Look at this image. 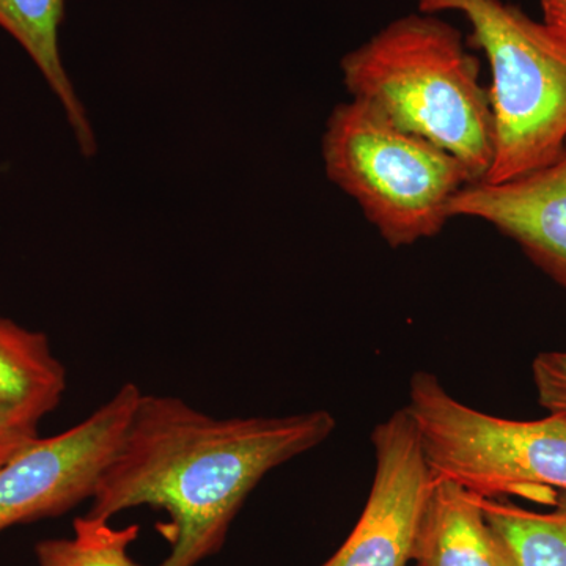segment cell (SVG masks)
Segmentation results:
<instances>
[{"mask_svg": "<svg viewBox=\"0 0 566 566\" xmlns=\"http://www.w3.org/2000/svg\"><path fill=\"white\" fill-rule=\"evenodd\" d=\"M546 512L482 497L491 526L512 549L517 566H566V491H557Z\"/></svg>", "mask_w": 566, "mask_h": 566, "instance_id": "cell-12", "label": "cell"}, {"mask_svg": "<svg viewBox=\"0 0 566 566\" xmlns=\"http://www.w3.org/2000/svg\"><path fill=\"white\" fill-rule=\"evenodd\" d=\"M65 390L66 370L50 338L0 314V403L43 420Z\"/></svg>", "mask_w": 566, "mask_h": 566, "instance_id": "cell-11", "label": "cell"}, {"mask_svg": "<svg viewBox=\"0 0 566 566\" xmlns=\"http://www.w3.org/2000/svg\"><path fill=\"white\" fill-rule=\"evenodd\" d=\"M40 422L21 409L0 403V468L40 438Z\"/></svg>", "mask_w": 566, "mask_h": 566, "instance_id": "cell-15", "label": "cell"}, {"mask_svg": "<svg viewBox=\"0 0 566 566\" xmlns=\"http://www.w3.org/2000/svg\"><path fill=\"white\" fill-rule=\"evenodd\" d=\"M140 534L132 524L114 527L111 520L85 515L73 523V536L46 538L35 545L39 566H142L129 556Z\"/></svg>", "mask_w": 566, "mask_h": 566, "instance_id": "cell-13", "label": "cell"}, {"mask_svg": "<svg viewBox=\"0 0 566 566\" xmlns=\"http://www.w3.org/2000/svg\"><path fill=\"white\" fill-rule=\"evenodd\" d=\"M411 562L415 566H517L512 549L486 520L482 495L436 475L417 520Z\"/></svg>", "mask_w": 566, "mask_h": 566, "instance_id": "cell-9", "label": "cell"}, {"mask_svg": "<svg viewBox=\"0 0 566 566\" xmlns=\"http://www.w3.org/2000/svg\"><path fill=\"white\" fill-rule=\"evenodd\" d=\"M340 65L353 99L452 155L474 182L485 180L495 142L490 88L457 28L436 14H408Z\"/></svg>", "mask_w": 566, "mask_h": 566, "instance_id": "cell-2", "label": "cell"}, {"mask_svg": "<svg viewBox=\"0 0 566 566\" xmlns=\"http://www.w3.org/2000/svg\"><path fill=\"white\" fill-rule=\"evenodd\" d=\"M436 476L486 499L553 505L566 491V420H510L461 403L438 376L417 371L406 406Z\"/></svg>", "mask_w": 566, "mask_h": 566, "instance_id": "cell-5", "label": "cell"}, {"mask_svg": "<svg viewBox=\"0 0 566 566\" xmlns=\"http://www.w3.org/2000/svg\"><path fill=\"white\" fill-rule=\"evenodd\" d=\"M63 17L65 0H0V28L28 52L62 104L82 155L93 156L98 150L95 133L62 61L59 35Z\"/></svg>", "mask_w": 566, "mask_h": 566, "instance_id": "cell-10", "label": "cell"}, {"mask_svg": "<svg viewBox=\"0 0 566 566\" xmlns=\"http://www.w3.org/2000/svg\"><path fill=\"white\" fill-rule=\"evenodd\" d=\"M449 212L491 223L566 290V145L553 163L523 177L471 182Z\"/></svg>", "mask_w": 566, "mask_h": 566, "instance_id": "cell-8", "label": "cell"}, {"mask_svg": "<svg viewBox=\"0 0 566 566\" xmlns=\"http://www.w3.org/2000/svg\"><path fill=\"white\" fill-rule=\"evenodd\" d=\"M543 22L566 40V0H538Z\"/></svg>", "mask_w": 566, "mask_h": 566, "instance_id": "cell-16", "label": "cell"}, {"mask_svg": "<svg viewBox=\"0 0 566 566\" xmlns=\"http://www.w3.org/2000/svg\"><path fill=\"white\" fill-rule=\"evenodd\" d=\"M375 476L356 527L319 566H408L420 510L433 471L408 409L376 424Z\"/></svg>", "mask_w": 566, "mask_h": 566, "instance_id": "cell-7", "label": "cell"}, {"mask_svg": "<svg viewBox=\"0 0 566 566\" xmlns=\"http://www.w3.org/2000/svg\"><path fill=\"white\" fill-rule=\"evenodd\" d=\"M331 412L218 417L181 398L142 394L104 468L87 515L111 520L137 506L166 513L169 554L158 566H197L222 549L234 517L275 468L322 446Z\"/></svg>", "mask_w": 566, "mask_h": 566, "instance_id": "cell-1", "label": "cell"}, {"mask_svg": "<svg viewBox=\"0 0 566 566\" xmlns=\"http://www.w3.org/2000/svg\"><path fill=\"white\" fill-rule=\"evenodd\" d=\"M532 376L539 406L547 416L566 420V352L539 353Z\"/></svg>", "mask_w": 566, "mask_h": 566, "instance_id": "cell-14", "label": "cell"}, {"mask_svg": "<svg viewBox=\"0 0 566 566\" xmlns=\"http://www.w3.org/2000/svg\"><path fill=\"white\" fill-rule=\"evenodd\" d=\"M419 11H457L490 62L494 159L485 182L534 172L566 145V40L504 0H417Z\"/></svg>", "mask_w": 566, "mask_h": 566, "instance_id": "cell-3", "label": "cell"}, {"mask_svg": "<svg viewBox=\"0 0 566 566\" xmlns=\"http://www.w3.org/2000/svg\"><path fill=\"white\" fill-rule=\"evenodd\" d=\"M322 153L327 178L392 248L436 237L453 197L474 182L452 155L356 99L331 114Z\"/></svg>", "mask_w": 566, "mask_h": 566, "instance_id": "cell-4", "label": "cell"}, {"mask_svg": "<svg viewBox=\"0 0 566 566\" xmlns=\"http://www.w3.org/2000/svg\"><path fill=\"white\" fill-rule=\"evenodd\" d=\"M140 387L126 382L87 419L40 438L0 468V535L22 524L65 515L91 501L120 444Z\"/></svg>", "mask_w": 566, "mask_h": 566, "instance_id": "cell-6", "label": "cell"}]
</instances>
